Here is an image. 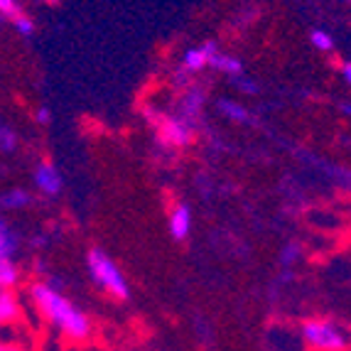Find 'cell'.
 <instances>
[{
  "instance_id": "6da1fadb",
  "label": "cell",
  "mask_w": 351,
  "mask_h": 351,
  "mask_svg": "<svg viewBox=\"0 0 351 351\" xmlns=\"http://www.w3.org/2000/svg\"><path fill=\"white\" fill-rule=\"evenodd\" d=\"M27 298L35 304L37 315L45 322L52 324L57 332H62L71 341H86L94 332L91 319L86 312H82L66 295H62L57 287L47 280H35L27 285Z\"/></svg>"
},
{
  "instance_id": "7a4b0ae2",
  "label": "cell",
  "mask_w": 351,
  "mask_h": 351,
  "mask_svg": "<svg viewBox=\"0 0 351 351\" xmlns=\"http://www.w3.org/2000/svg\"><path fill=\"white\" fill-rule=\"evenodd\" d=\"M143 118L150 125L155 141L160 143V147L167 150H184L194 143L197 128L180 118L175 111H162L158 106H143Z\"/></svg>"
},
{
  "instance_id": "3957f363",
  "label": "cell",
  "mask_w": 351,
  "mask_h": 351,
  "mask_svg": "<svg viewBox=\"0 0 351 351\" xmlns=\"http://www.w3.org/2000/svg\"><path fill=\"white\" fill-rule=\"evenodd\" d=\"M86 268H88V276L101 290H106V295H111L113 300L118 302H125L130 298V285L125 280V276L121 273L116 263H113V258L108 256L106 251L101 248H91L86 256Z\"/></svg>"
},
{
  "instance_id": "277c9868",
  "label": "cell",
  "mask_w": 351,
  "mask_h": 351,
  "mask_svg": "<svg viewBox=\"0 0 351 351\" xmlns=\"http://www.w3.org/2000/svg\"><path fill=\"white\" fill-rule=\"evenodd\" d=\"M302 334V341L307 344L310 351H346L349 349V339H346V332L334 322V319H322V317H315V319H307L300 329Z\"/></svg>"
},
{
  "instance_id": "5b68a950",
  "label": "cell",
  "mask_w": 351,
  "mask_h": 351,
  "mask_svg": "<svg viewBox=\"0 0 351 351\" xmlns=\"http://www.w3.org/2000/svg\"><path fill=\"white\" fill-rule=\"evenodd\" d=\"M206 101V88L202 84H189V86L182 88L180 101H177L175 113L180 118H184L192 128L199 130V121H202V108H204Z\"/></svg>"
},
{
  "instance_id": "8992f818",
  "label": "cell",
  "mask_w": 351,
  "mask_h": 351,
  "mask_svg": "<svg viewBox=\"0 0 351 351\" xmlns=\"http://www.w3.org/2000/svg\"><path fill=\"white\" fill-rule=\"evenodd\" d=\"M35 187H37V192L49 197V199H52V197H59V192H62V187H64V177H62V172L57 170V165L49 162V160L37 162Z\"/></svg>"
},
{
  "instance_id": "52a82bcc",
  "label": "cell",
  "mask_w": 351,
  "mask_h": 351,
  "mask_svg": "<svg viewBox=\"0 0 351 351\" xmlns=\"http://www.w3.org/2000/svg\"><path fill=\"white\" fill-rule=\"evenodd\" d=\"M219 45L214 40L204 42L199 47H189L187 52L182 54V69L187 71V74H199V71L209 69V62L211 57L219 52Z\"/></svg>"
},
{
  "instance_id": "ba28073f",
  "label": "cell",
  "mask_w": 351,
  "mask_h": 351,
  "mask_svg": "<svg viewBox=\"0 0 351 351\" xmlns=\"http://www.w3.org/2000/svg\"><path fill=\"white\" fill-rule=\"evenodd\" d=\"M23 324V302L10 287H0V327Z\"/></svg>"
},
{
  "instance_id": "9c48e42d",
  "label": "cell",
  "mask_w": 351,
  "mask_h": 351,
  "mask_svg": "<svg viewBox=\"0 0 351 351\" xmlns=\"http://www.w3.org/2000/svg\"><path fill=\"white\" fill-rule=\"evenodd\" d=\"M170 234L175 241H187L189 234H192V206L184 204V202H177L170 211Z\"/></svg>"
},
{
  "instance_id": "30bf717a",
  "label": "cell",
  "mask_w": 351,
  "mask_h": 351,
  "mask_svg": "<svg viewBox=\"0 0 351 351\" xmlns=\"http://www.w3.org/2000/svg\"><path fill=\"white\" fill-rule=\"evenodd\" d=\"M217 108H219V113H221L223 118H228V121H231V123H241V125L253 123L251 111H248L243 104H239L236 99H219Z\"/></svg>"
},
{
  "instance_id": "8fae6325",
  "label": "cell",
  "mask_w": 351,
  "mask_h": 351,
  "mask_svg": "<svg viewBox=\"0 0 351 351\" xmlns=\"http://www.w3.org/2000/svg\"><path fill=\"white\" fill-rule=\"evenodd\" d=\"M209 69H217V71H221V74H226V76H239V74H243L246 71V66H243V62H241L236 54H226V52H221L219 49L214 57H211V62H209Z\"/></svg>"
},
{
  "instance_id": "7c38bea8",
  "label": "cell",
  "mask_w": 351,
  "mask_h": 351,
  "mask_svg": "<svg viewBox=\"0 0 351 351\" xmlns=\"http://www.w3.org/2000/svg\"><path fill=\"white\" fill-rule=\"evenodd\" d=\"M20 248V239L15 228L10 226L5 217H0V258H15Z\"/></svg>"
},
{
  "instance_id": "4fadbf2b",
  "label": "cell",
  "mask_w": 351,
  "mask_h": 351,
  "mask_svg": "<svg viewBox=\"0 0 351 351\" xmlns=\"http://www.w3.org/2000/svg\"><path fill=\"white\" fill-rule=\"evenodd\" d=\"M32 204V194L25 189H8L0 194V211H18Z\"/></svg>"
},
{
  "instance_id": "5bb4252c",
  "label": "cell",
  "mask_w": 351,
  "mask_h": 351,
  "mask_svg": "<svg viewBox=\"0 0 351 351\" xmlns=\"http://www.w3.org/2000/svg\"><path fill=\"white\" fill-rule=\"evenodd\" d=\"M23 280V273H20V265L15 263V258H0V287H15Z\"/></svg>"
},
{
  "instance_id": "9a60e30c",
  "label": "cell",
  "mask_w": 351,
  "mask_h": 351,
  "mask_svg": "<svg viewBox=\"0 0 351 351\" xmlns=\"http://www.w3.org/2000/svg\"><path fill=\"white\" fill-rule=\"evenodd\" d=\"M310 42H312V47L315 49H319V52H324V54H329V52H334V37H332V32H327V29H322V27H315L310 32Z\"/></svg>"
},
{
  "instance_id": "2e32d148",
  "label": "cell",
  "mask_w": 351,
  "mask_h": 351,
  "mask_svg": "<svg viewBox=\"0 0 351 351\" xmlns=\"http://www.w3.org/2000/svg\"><path fill=\"white\" fill-rule=\"evenodd\" d=\"M23 15H27V12L23 10V5H20L18 0H0V20H8V23H18Z\"/></svg>"
},
{
  "instance_id": "e0dca14e",
  "label": "cell",
  "mask_w": 351,
  "mask_h": 351,
  "mask_svg": "<svg viewBox=\"0 0 351 351\" xmlns=\"http://www.w3.org/2000/svg\"><path fill=\"white\" fill-rule=\"evenodd\" d=\"M15 150H18V135L0 118V152H15Z\"/></svg>"
},
{
  "instance_id": "ac0fdd59",
  "label": "cell",
  "mask_w": 351,
  "mask_h": 351,
  "mask_svg": "<svg viewBox=\"0 0 351 351\" xmlns=\"http://www.w3.org/2000/svg\"><path fill=\"white\" fill-rule=\"evenodd\" d=\"M300 256H302V246H300L298 241H290L285 248L280 251V265L282 270H290L295 263L300 261Z\"/></svg>"
},
{
  "instance_id": "d6986e66",
  "label": "cell",
  "mask_w": 351,
  "mask_h": 351,
  "mask_svg": "<svg viewBox=\"0 0 351 351\" xmlns=\"http://www.w3.org/2000/svg\"><path fill=\"white\" fill-rule=\"evenodd\" d=\"M234 84L243 96H256L258 91H261V86L253 82L251 76H246V71H243V74H239V76H234Z\"/></svg>"
},
{
  "instance_id": "ffe728a7",
  "label": "cell",
  "mask_w": 351,
  "mask_h": 351,
  "mask_svg": "<svg viewBox=\"0 0 351 351\" xmlns=\"http://www.w3.org/2000/svg\"><path fill=\"white\" fill-rule=\"evenodd\" d=\"M12 27L18 29V32L23 37H32V35H35L37 25H35V20L29 18V15H23V18H20L18 23H12Z\"/></svg>"
},
{
  "instance_id": "44dd1931",
  "label": "cell",
  "mask_w": 351,
  "mask_h": 351,
  "mask_svg": "<svg viewBox=\"0 0 351 351\" xmlns=\"http://www.w3.org/2000/svg\"><path fill=\"white\" fill-rule=\"evenodd\" d=\"M0 351H32V349L18 339H0Z\"/></svg>"
},
{
  "instance_id": "7402d4cb",
  "label": "cell",
  "mask_w": 351,
  "mask_h": 351,
  "mask_svg": "<svg viewBox=\"0 0 351 351\" xmlns=\"http://www.w3.org/2000/svg\"><path fill=\"white\" fill-rule=\"evenodd\" d=\"M35 121L40 125H47V123H52V111H49L47 106H40L35 111Z\"/></svg>"
},
{
  "instance_id": "603a6c76",
  "label": "cell",
  "mask_w": 351,
  "mask_h": 351,
  "mask_svg": "<svg viewBox=\"0 0 351 351\" xmlns=\"http://www.w3.org/2000/svg\"><path fill=\"white\" fill-rule=\"evenodd\" d=\"M341 76H344V82H351V64L349 62H341Z\"/></svg>"
}]
</instances>
